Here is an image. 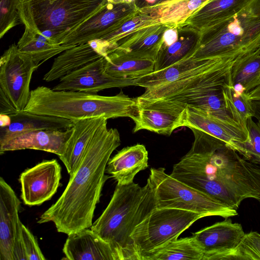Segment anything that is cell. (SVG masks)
<instances>
[{
  "label": "cell",
  "instance_id": "6da1fadb",
  "mask_svg": "<svg viewBox=\"0 0 260 260\" xmlns=\"http://www.w3.org/2000/svg\"><path fill=\"white\" fill-rule=\"evenodd\" d=\"M106 119L86 148L75 172L58 199L40 216L37 222H52L57 231L68 235L90 228L103 187L109 176L107 165L120 146V134L108 128Z\"/></svg>",
  "mask_w": 260,
  "mask_h": 260
},
{
  "label": "cell",
  "instance_id": "7a4b0ae2",
  "mask_svg": "<svg viewBox=\"0 0 260 260\" xmlns=\"http://www.w3.org/2000/svg\"><path fill=\"white\" fill-rule=\"evenodd\" d=\"M190 150L173 166V178L237 210L241 202L260 201L240 160L241 155L222 141L199 130Z\"/></svg>",
  "mask_w": 260,
  "mask_h": 260
},
{
  "label": "cell",
  "instance_id": "3957f363",
  "mask_svg": "<svg viewBox=\"0 0 260 260\" xmlns=\"http://www.w3.org/2000/svg\"><path fill=\"white\" fill-rule=\"evenodd\" d=\"M155 208L148 179L143 187L134 182L117 184L108 206L90 229L110 245L117 260H137L131 235Z\"/></svg>",
  "mask_w": 260,
  "mask_h": 260
},
{
  "label": "cell",
  "instance_id": "277c9868",
  "mask_svg": "<svg viewBox=\"0 0 260 260\" xmlns=\"http://www.w3.org/2000/svg\"><path fill=\"white\" fill-rule=\"evenodd\" d=\"M139 110L137 98H131L122 90L115 95L105 96L78 91L54 90L40 86L30 91L24 111L75 122L100 117H129L134 120Z\"/></svg>",
  "mask_w": 260,
  "mask_h": 260
},
{
  "label": "cell",
  "instance_id": "5b68a950",
  "mask_svg": "<svg viewBox=\"0 0 260 260\" xmlns=\"http://www.w3.org/2000/svg\"><path fill=\"white\" fill-rule=\"evenodd\" d=\"M107 0H19L18 10L25 28L61 45L71 32L99 13Z\"/></svg>",
  "mask_w": 260,
  "mask_h": 260
},
{
  "label": "cell",
  "instance_id": "8992f818",
  "mask_svg": "<svg viewBox=\"0 0 260 260\" xmlns=\"http://www.w3.org/2000/svg\"><path fill=\"white\" fill-rule=\"evenodd\" d=\"M239 56L223 57L206 70L145 88V91L137 98L139 108L155 109L181 115L187 105L222 89Z\"/></svg>",
  "mask_w": 260,
  "mask_h": 260
},
{
  "label": "cell",
  "instance_id": "52a82bcc",
  "mask_svg": "<svg viewBox=\"0 0 260 260\" xmlns=\"http://www.w3.org/2000/svg\"><path fill=\"white\" fill-rule=\"evenodd\" d=\"M190 56L206 58L239 56L255 51L260 44V0H251L231 18L200 31Z\"/></svg>",
  "mask_w": 260,
  "mask_h": 260
},
{
  "label": "cell",
  "instance_id": "ba28073f",
  "mask_svg": "<svg viewBox=\"0 0 260 260\" xmlns=\"http://www.w3.org/2000/svg\"><path fill=\"white\" fill-rule=\"evenodd\" d=\"M147 179L154 193L156 208L178 209L204 217L225 219L238 215L237 210L173 178L164 168H151Z\"/></svg>",
  "mask_w": 260,
  "mask_h": 260
},
{
  "label": "cell",
  "instance_id": "9c48e42d",
  "mask_svg": "<svg viewBox=\"0 0 260 260\" xmlns=\"http://www.w3.org/2000/svg\"><path fill=\"white\" fill-rule=\"evenodd\" d=\"M202 215L174 208H154L135 229L131 238L137 260L179 236Z\"/></svg>",
  "mask_w": 260,
  "mask_h": 260
},
{
  "label": "cell",
  "instance_id": "30bf717a",
  "mask_svg": "<svg viewBox=\"0 0 260 260\" xmlns=\"http://www.w3.org/2000/svg\"><path fill=\"white\" fill-rule=\"evenodd\" d=\"M31 57L20 52L13 44L0 58V90L19 112L23 111L30 94V83L38 68Z\"/></svg>",
  "mask_w": 260,
  "mask_h": 260
},
{
  "label": "cell",
  "instance_id": "8fae6325",
  "mask_svg": "<svg viewBox=\"0 0 260 260\" xmlns=\"http://www.w3.org/2000/svg\"><path fill=\"white\" fill-rule=\"evenodd\" d=\"M138 10L132 3H108L99 13L68 35L61 44L76 46L100 39L114 30Z\"/></svg>",
  "mask_w": 260,
  "mask_h": 260
},
{
  "label": "cell",
  "instance_id": "7c38bea8",
  "mask_svg": "<svg viewBox=\"0 0 260 260\" xmlns=\"http://www.w3.org/2000/svg\"><path fill=\"white\" fill-rule=\"evenodd\" d=\"M61 168L55 159L44 160L20 175L21 198L28 206L40 205L49 200L60 185Z\"/></svg>",
  "mask_w": 260,
  "mask_h": 260
},
{
  "label": "cell",
  "instance_id": "4fadbf2b",
  "mask_svg": "<svg viewBox=\"0 0 260 260\" xmlns=\"http://www.w3.org/2000/svg\"><path fill=\"white\" fill-rule=\"evenodd\" d=\"M182 125L205 133L224 142L241 156L248 133L242 126L231 124L211 115L201 108L187 105L181 114Z\"/></svg>",
  "mask_w": 260,
  "mask_h": 260
},
{
  "label": "cell",
  "instance_id": "5bb4252c",
  "mask_svg": "<svg viewBox=\"0 0 260 260\" xmlns=\"http://www.w3.org/2000/svg\"><path fill=\"white\" fill-rule=\"evenodd\" d=\"M106 57L86 64L60 79L54 90H72L97 93L108 88L135 85L134 80L113 77L105 70Z\"/></svg>",
  "mask_w": 260,
  "mask_h": 260
},
{
  "label": "cell",
  "instance_id": "9a60e30c",
  "mask_svg": "<svg viewBox=\"0 0 260 260\" xmlns=\"http://www.w3.org/2000/svg\"><path fill=\"white\" fill-rule=\"evenodd\" d=\"M245 233L229 218L192 233L204 252L203 260L228 259Z\"/></svg>",
  "mask_w": 260,
  "mask_h": 260
},
{
  "label": "cell",
  "instance_id": "2e32d148",
  "mask_svg": "<svg viewBox=\"0 0 260 260\" xmlns=\"http://www.w3.org/2000/svg\"><path fill=\"white\" fill-rule=\"evenodd\" d=\"M73 128L27 131L0 135V154L23 149L44 151L61 155Z\"/></svg>",
  "mask_w": 260,
  "mask_h": 260
},
{
  "label": "cell",
  "instance_id": "e0dca14e",
  "mask_svg": "<svg viewBox=\"0 0 260 260\" xmlns=\"http://www.w3.org/2000/svg\"><path fill=\"white\" fill-rule=\"evenodd\" d=\"M108 48L99 40L74 46L56 57L43 79L51 82L101 57H106Z\"/></svg>",
  "mask_w": 260,
  "mask_h": 260
},
{
  "label": "cell",
  "instance_id": "ac0fdd59",
  "mask_svg": "<svg viewBox=\"0 0 260 260\" xmlns=\"http://www.w3.org/2000/svg\"><path fill=\"white\" fill-rule=\"evenodd\" d=\"M21 202L12 188L0 178V260H13L17 232L21 222Z\"/></svg>",
  "mask_w": 260,
  "mask_h": 260
},
{
  "label": "cell",
  "instance_id": "d6986e66",
  "mask_svg": "<svg viewBox=\"0 0 260 260\" xmlns=\"http://www.w3.org/2000/svg\"><path fill=\"white\" fill-rule=\"evenodd\" d=\"M62 251L65 259L117 260L110 245L89 228L68 235Z\"/></svg>",
  "mask_w": 260,
  "mask_h": 260
},
{
  "label": "cell",
  "instance_id": "ffe728a7",
  "mask_svg": "<svg viewBox=\"0 0 260 260\" xmlns=\"http://www.w3.org/2000/svg\"><path fill=\"white\" fill-rule=\"evenodd\" d=\"M169 27L160 22L144 26L118 41L114 49L131 56L155 61L164 33Z\"/></svg>",
  "mask_w": 260,
  "mask_h": 260
},
{
  "label": "cell",
  "instance_id": "44dd1931",
  "mask_svg": "<svg viewBox=\"0 0 260 260\" xmlns=\"http://www.w3.org/2000/svg\"><path fill=\"white\" fill-rule=\"evenodd\" d=\"M148 153L143 144L127 146L109 160L106 172L111 175L118 185H128L135 176L148 167Z\"/></svg>",
  "mask_w": 260,
  "mask_h": 260
},
{
  "label": "cell",
  "instance_id": "7402d4cb",
  "mask_svg": "<svg viewBox=\"0 0 260 260\" xmlns=\"http://www.w3.org/2000/svg\"><path fill=\"white\" fill-rule=\"evenodd\" d=\"M225 56L194 58L188 56L172 65L134 79L135 86L147 88L171 82L188 75L206 70Z\"/></svg>",
  "mask_w": 260,
  "mask_h": 260
},
{
  "label": "cell",
  "instance_id": "603a6c76",
  "mask_svg": "<svg viewBox=\"0 0 260 260\" xmlns=\"http://www.w3.org/2000/svg\"><path fill=\"white\" fill-rule=\"evenodd\" d=\"M106 119L100 117L73 122L71 136L63 153L59 156L70 176L75 172L86 148Z\"/></svg>",
  "mask_w": 260,
  "mask_h": 260
},
{
  "label": "cell",
  "instance_id": "cb8c5ba5",
  "mask_svg": "<svg viewBox=\"0 0 260 260\" xmlns=\"http://www.w3.org/2000/svg\"><path fill=\"white\" fill-rule=\"evenodd\" d=\"M250 1L210 0L193 12L180 26H187L199 32L233 16Z\"/></svg>",
  "mask_w": 260,
  "mask_h": 260
},
{
  "label": "cell",
  "instance_id": "d4e9b609",
  "mask_svg": "<svg viewBox=\"0 0 260 260\" xmlns=\"http://www.w3.org/2000/svg\"><path fill=\"white\" fill-rule=\"evenodd\" d=\"M154 65V61L131 56L114 49L106 57L105 70L113 77L134 80L153 72Z\"/></svg>",
  "mask_w": 260,
  "mask_h": 260
},
{
  "label": "cell",
  "instance_id": "484cf974",
  "mask_svg": "<svg viewBox=\"0 0 260 260\" xmlns=\"http://www.w3.org/2000/svg\"><path fill=\"white\" fill-rule=\"evenodd\" d=\"M9 116L11 123L7 126L1 127L0 135L37 130L65 129L74 125V122L67 119L24 111Z\"/></svg>",
  "mask_w": 260,
  "mask_h": 260
},
{
  "label": "cell",
  "instance_id": "4316f807",
  "mask_svg": "<svg viewBox=\"0 0 260 260\" xmlns=\"http://www.w3.org/2000/svg\"><path fill=\"white\" fill-rule=\"evenodd\" d=\"M177 27V40L170 46L161 47L155 61L154 71L167 68L190 56L194 51L199 40V32L187 26Z\"/></svg>",
  "mask_w": 260,
  "mask_h": 260
},
{
  "label": "cell",
  "instance_id": "83f0119b",
  "mask_svg": "<svg viewBox=\"0 0 260 260\" xmlns=\"http://www.w3.org/2000/svg\"><path fill=\"white\" fill-rule=\"evenodd\" d=\"M210 0H171L157 6L139 10L170 27L182 25L195 11Z\"/></svg>",
  "mask_w": 260,
  "mask_h": 260
},
{
  "label": "cell",
  "instance_id": "f1b7e54d",
  "mask_svg": "<svg viewBox=\"0 0 260 260\" xmlns=\"http://www.w3.org/2000/svg\"><path fill=\"white\" fill-rule=\"evenodd\" d=\"M133 121L134 133L145 129L170 136L176 129L182 127L181 115L149 108H139L138 115Z\"/></svg>",
  "mask_w": 260,
  "mask_h": 260
},
{
  "label": "cell",
  "instance_id": "f546056e",
  "mask_svg": "<svg viewBox=\"0 0 260 260\" xmlns=\"http://www.w3.org/2000/svg\"><path fill=\"white\" fill-rule=\"evenodd\" d=\"M204 252L192 235L173 240L148 253L143 260H203Z\"/></svg>",
  "mask_w": 260,
  "mask_h": 260
},
{
  "label": "cell",
  "instance_id": "4dcf8cb0",
  "mask_svg": "<svg viewBox=\"0 0 260 260\" xmlns=\"http://www.w3.org/2000/svg\"><path fill=\"white\" fill-rule=\"evenodd\" d=\"M17 45L19 50L29 55L38 67L74 46L52 44L44 36L26 28Z\"/></svg>",
  "mask_w": 260,
  "mask_h": 260
},
{
  "label": "cell",
  "instance_id": "1f68e13d",
  "mask_svg": "<svg viewBox=\"0 0 260 260\" xmlns=\"http://www.w3.org/2000/svg\"><path fill=\"white\" fill-rule=\"evenodd\" d=\"M233 85H240L247 93L260 84V52L257 50L240 55L231 72Z\"/></svg>",
  "mask_w": 260,
  "mask_h": 260
},
{
  "label": "cell",
  "instance_id": "d6a6232c",
  "mask_svg": "<svg viewBox=\"0 0 260 260\" xmlns=\"http://www.w3.org/2000/svg\"><path fill=\"white\" fill-rule=\"evenodd\" d=\"M222 92L225 107L231 116L248 132L247 120L254 118L255 114L252 101L248 99L246 92L235 89L231 75L223 86Z\"/></svg>",
  "mask_w": 260,
  "mask_h": 260
},
{
  "label": "cell",
  "instance_id": "836d02e7",
  "mask_svg": "<svg viewBox=\"0 0 260 260\" xmlns=\"http://www.w3.org/2000/svg\"><path fill=\"white\" fill-rule=\"evenodd\" d=\"M158 22H159V21L154 17L139 10L114 30L99 39L109 47L110 52L116 47L118 42L121 39L144 26Z\"/></svg>",
  "mask_w": 260,
  "mask_h": 260
},
{
  "label": "cell",
  "instance_id": "e575fe53",
  "mask_svg": "<svg viewBox=\"0 0 260 260\" xmlns=\"http://www.w3.org/2000/svg\"><path fill=\"white\" fill-rule=\"evenodd\" d=\"M189 105L198 107L226 122L240 125L232 118L228 111L225 106L222 89L212 92Z\"/></svg>",
  "mask_w": 260,
  "mask_h": 260
},
{
  "label": "cell",
  "instance_id": "d590c367",
  "mask_svg": "<svg viewBox=\"0 0 260 260\" xmlns=\"http://www.w3.org/2000/svg\"><path fill=\"white\" fill-rule=\"evenodd\" d=\"M228 259L260 260V234L256 232L245 234Z\"/></svg>",
  "mask_w": 260,
  "mask_h": 260
},
{
  "label": "cell",
  "instance_id": "8d00e7d4",
  "mask_svg": "<svg viewBox=\"0 0 260 260\" xmlns=\"http://www.w3.org/2000/svg\"><path fill=\"white\" fill-rule=\"evenodd\" d=\"M247 128L249 138L244 145L241 156L248 161L260 165V124L250 118L247 120Z\"/></svg>",
  "mask_w": 260,
  "mask_h": 260
},
{
  "label": "cell",
  "instance_id": "74e56055",
  "mask_svg": "<svg viewBox=\"0 0 260 260\" xmlns=\"http://www.w3.org/2000/svg\"><path fill=\"white\" fill-rule=\"evenodd\" d=\"M19 0H0V38L20 21L18 10Z\"/></svg>",
  "mask_w": 260,
  "mask_h": 260
},
{
  "label": "cell",
  "instance_id": "f35d334b",
  "mask_svg": "<svg viewBox=\"0 0 260 260\" xmlns=\"http://www.w3.org/2000/svg\"><path fill=\"white\" fill-rule=\"evenodd\" d=\"M22 230L27 260L46 259L36 238L23 224L22 225Z\"/></svg>",
  "mask_w": 260,
  "mask_h": 260
},
{
  "label": "cell",
  "instance_id": "ab89813d",
  "mask_svg": "<svg viewBox=\"0 0 260 260\" xmlns=\"http://www.w3.org/2000/svg\"><path fill=\"white\" fill-rule=\"evenodd\" d=\"M0 112L1 114L8 115L18 112L9 99L1 90H0Z\"/></svg>",
  "mask_w": 260,
  "mask_h": 260
},
{
  "label": "cell",
  "instance_id": "60d3db41",
  "mask_svg": "<svg viewBox=\"0 0 260 260\" xmlns=\"http://www.w3.org/2000/svg\"><path fill=\"white\" fill-rule=\"evenodd\" d=\"M178 38V29L177 27H169L164 32L162 46L171 45Z\"/></svg>",
  "mask_w": 260,
  "mask_h": 260
},
{
  "label": "cell",
  "instance_id": "b9f144b4",
  "mask_svg": "<svg viewBox=\"0 0 260 260\" xmlns=\"http://www.w3.org/2000/svg\"><path fill=\"white\" fill-rule=\"evenodd\" d=\"M171 0H135L134 5L139 10L157 6Z\"/></svg>",
  "mask_w": 260,
  "mask_h": 260
},
{
  "label": "cell",
  "instance_id": "7bdbcfd3",
  "mask_svg": "<svg viewBox=\"0 0 260 260\" xmlns=\"http://www.w3.org/2000/svg\"><path fill=\"white\" fill-rule=\"evenodd\" d=\"M249 100L251 101H260V84L246 93Z\"/></svg>",
  "mask_w": 260,
  "mask_h": 260
},
{
  "label": "cell",
  "instance_id": "ee69618b",
  "mask_svg": "<svg viewBox=\"0 0 260 260\" xmlns=\"http://www.w3.org/2000/svg\"><path fill=\"white\" fill-rule=\"evenodd\" d=\"M11 122V117L8 115H0V126L1 127H4L8 126Z\"/></svg>",
  "mask_w": 260,
  "mask_h": 260
},
{
  "label": "cell",
  "instance_id": "f6af8a7d",
  "mask_svg": "<svg viewBox=\"0 0 260 260\" xmlns=\"http://www.w3.org/2000/svg\"><path fill=\"white\" fill-rule=\"evenodd\" d=\"M108 3L112 4H119L122 3H127V0H107Z\"/></svg>",
  "mask_w": 260,
  "mask_h": 260
},
{
  "label": "cell",
  "instance_id": "bcb514c9",
  "mask_svg": "<svg viewBox=\"0 0 260 260\" xmlns=\"http://www.w3.org/2000/svg\"><path fill=\"white\" fill-rule=\"evenodd\" d=\"M258 50V51H259L260 52V44H259V45L258 48H257V50Z\"/></svg>",
  "mask_w": 260,
  "mask_h": 260
}]
</instances>
